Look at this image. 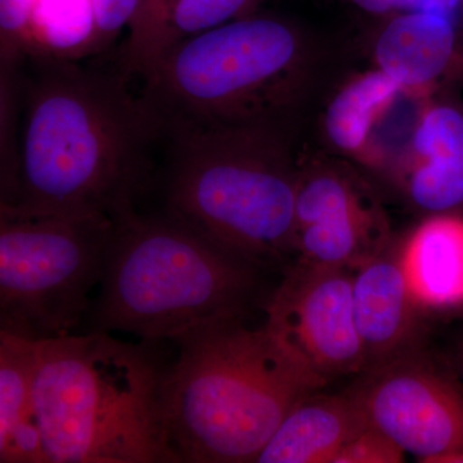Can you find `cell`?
Instances as JSON below:
<instances>
[{"label": "cell", "mask_w": 463, "mask_h": 463, "mask_svg": "<svg viewBox=\"0 0 463 463\" xmlns=\"http://www.w3.org/2000/svg\"><path fill=\"white\" fill-rule=\"evenodd\" d=\"M395 175L414 205L447 212L463 203V114L432 105L417 125L410 151Z\"/></svg>", "instance_id": "13"}, {"label": "cell", "mask_w": 463, "mask_h": 463, "mask_svg": "<svg viewBox=\"0 0 463 463\" xmlns=\"http://www.w3.org/2000/svg\"><path fill=\"white\" fill-rule=\"evenodd\" d=\"M352 392L370 425L420 462L463 450L462 392L428 365L399 355Z\"/></svg>", "instance_id": "9"}, {"label": "cell", "mask_w": 463, "mask_h": 463, "mask_svg": "<svg viewBox=\"0 0 463 463\" xmlns=\"http://www.w3.org/2000/svg\"><path fill=\"white\" fill-rule=\"evenodd\" d=\"M404 458L403 448L385 432L368 425L341 448L334 463H401Z\"/></svg>", "instance_id": "22"}, {"label": "cell", "mask_w": 463, "mask_h": 463, "mask_svg": "<svg viewBox=\"0 0 463 463\" xmlns=\"http://www.w3.org/2000/svg\"><path fill=\"white\" fill-rule=\"evenodd\" d=\"M114 232L105 214L0 213L2 331L30 340L69 334L102 281Z\"/></svg>", "instance_id": "7"}, {"label": "cell", "mask_w": 463, "mask_h": 463, "mask_svg": "<svg viewBox=\"0 0 463 463\" xmlns=\"http://www.w3.org/2000/svg\"><path fill=\"white\" fill-rule=\"evenodd\" d=\"M364 408L353 392L298 402L259 455V463H334L335 457L365 426Z\"/></svg>", "instance_id": "14"}, {"label": "cell", "mask_w": 463, "mask_h": 463, "mask_svg": "<svg viewBox=\"0 0 463 463\" xmlns=\"http://www.w3.org/2000/svg\"><path fill=\"white\" fill-rule=\"evenodd\" d=\"M353 274V313L365 356V368L403 354L416 331V303L399 258L380 252Z\"/></svg>", "instance_id": "12"}, {"label": "cell", "mask_w": 463, "mask_h": 463, "mask_svg": "<svg viewBox=\"0 0 463 463\" xmlns=\"http://www.w3.org/2000/svg\"><path fill=\"white\" fill-rule=\"evenodd\" d=\"M373 56L383 74L426 93L463 75V0L392 14L377 35Z\"/></svg>", "instance_id": "11"}, {"label": "cell", "mask_w": 463, "mask_h": 463, "mask_svg": "<svg viewBox=\"0 0 463 463\" xmlns=\"http://www.w3.org/2000/svg\"><path fill=\"white\" fill-rule=\"evenodd\" d=\"M259 264L163 210L115 222L91 331L175 340L201 326L242 318Z\"/></svg>", "instance_id": "4"}, {"label": "cell", "mask_w": 463, "mask_h": 463, "mask_svg": "<svg viewBox=\"0 0 463 463\" xmlns=\"http://www.w3.org/2000/svg\"><path fill=\"white\" fill-rule=\"evenodd\" d=\"M139 5L141 0H91L94 33L90 56L108 50L116 35L136 17Z\"/></svg>", "instance_id": "23"}, {"label": "cell", "mask_w": 463, "mask_h": 463, "mask_svg": "<svg viewBox=\"0 0 463 463\" xmlns=\"http://www.w3.org/2000/svg\"><path fill=\"white\" fill-rule=\"evenodd\" d=\"M434 463H463V450H456V452L438 457Z\"/></svg>", "instance_id": "25"}, {"label": "cell", "mask_w": 463, "mask_h": 463, "mask_svg": "<svg viewBox=\"0 0 463 463\" xmlns=\"http://www.w3.org/2000/svg\"><path fill=\"white\" fill-rule=\"evenodd\" d=\"M16 192L0 213L18 216L137 212L154 178L160 124L128 75L48 54L20 65Z\"/></svg>", "instance_id": "1"}, {"label": "cell", "mask_w": 463, "mask_h": 463, "mask_svg": "<svg viewBox=\"0 0 463 463\" xmlns=\"http://www.w3.org/2000/svg\"><path fill=\"white\" fill-rule=\"evenodd\" d=\"M173 341L163 414L178 462H257L291 408L326 386L264 325L227 319Z\"/></svg>", "instance_id": "2"}, {"label": "cell", "mask_w": 463, "mask_h": 463, "mask_svg": "<svg viewBox=\"0 0 463 463\" xmlns=\"http://www.w3.org/2000/svg\"><path fill=\"white\" fill-rule=\"evenodd\" d=\"M405 282L420 307L463 304V219L435 215L420 224L399 255Z\"/></svg>", "instance_id": "15"}, {"label": "cell", "mask_w": 463, "mask_h": 463, "mask_svg": "<svg viewBox=\"0 0 463 463\" xmlns=\"http://www.w3.org/2000/svg\"><path fill=\"white\" fill-rule=\"evenodd\" d=\"M36 0H0V62L20 66L33 54L32 18Z\"/></svg>", "instance_id": "21"}, {"label": "cell", "mask_w": 463, "mask_h": 463, "mask_svg": "<svg viewBox=\"0 0 463 463\" xmlns=\"http://www.w3.org/2000/svg\"><path fill=\"white\" fill-rule=\"evenodd\" d=\"M362 11L389 17L398 12L425 7L429 0H349Z\"/></svg>", "instance_id": "24"}, {"label": "cell", "mask_w": 463, "mask_h": 463, "mask_svg": "<svg viewBox=\"0 0 463 463\" xmlns=\"http://www.w3.org/2000/svg\"><path fill=\"white\" fill-rule=\"evenodd\" d=\"M35 340L0 332V462L48 463L36 410Z\"/></svg>", "instance_id": "16"}, {"label": "cell", "mask_w": 463, "mask_h": 463, "mask_svg": "<svg viewBox=\"0 0 463 463\" xmlns=\"http://www.w3.org/2000/svg\"><path fill=\"white\" fill-rule=\"evenodd\" d=\"M365 183L337 161H313L298 169L297 230L304 225L377 209Z\"/></svg>", "instance_id": "19"}, {"label": "cell", "mask_w": 463, "mask_h": 463, "mask_svg": "<svg viewBox=\"0 0 463 463\" xmlns=\"http://www.w3.org/2000/svg\"><path fill=\"white\" fill-rule=\"evenodd\" d=\"M163 136L167 212L259 265L295 251L298 169L279 124Z\"/></svg>", "instance_id": "5"}, {"label": "cell", "mask_w": 463, "mask_h": 463, "mask_svg": "<svg viewBox=\"0 0 463 463\" xmlns=\"http://www.w3.org/2000/svg\"><path fill=\"white\" fill-rule=\"evenodd\" d=\"M255 0H174L166 18L130 36L121 69L134 75L142 66L176 43L241 18Z\"/></svg>", "instance_id": "18"}, {"label": "cell", "mask_w": 463, "mask_h": 463, "mask_svg": "<svg viewBox=\"0 0 463 463\" xmlns=\"http://www.w3.org/2000/svg\"><path fill=\"white\" fill-rule=\"evenodd\" d=\"M265 313L268 331L326 385L365 368L347 268L298 261L274 288Z\"/></svg>", "instance_id": "8"}, {"label": "cell", "mask_w": 463, "mask_h": 463, "mask_svg": "<svg viewBox=\"0 0 463 463\" xmlns=\"http://www.w3.org/2000/svg\"><path fill=\"white\" fill-rule=\"evenodd\" d=\"M386 233L388 224L379 207L298 228L295 251L307 263L355 269L383 252Z\"/></svg>", "instance_id": "17"}, {"label": "cell", "mask_w": 463, "mask_h": 463, "mask_svg": "<svg viewBox=\"0 0 463 463\" xmlns=\"http://www.w3.org/2000/svg\"><path fill=\"white\" fill-rule=\"evenodd\" d=\"M149 344L103 331L35 340L48 463H178L164 423L167 365Z\"/></svg>", "instance_id": "3"}, {"label": "cell", "mask_w": 463, "mask_h": 463, "mask_svg": "<svg viewBox=\"0 0 463 463\" xmlns=\"http://www.w3.org/2000/svg\"><path fill=\"white\" fill-rule=\"evenodd\" d=\"M93 33L91 0H36L32 18L33 54L69 60L88 57Z\"/></svg>", "instance_id": "20"}, {"label": "cell", "mask_w": 463, "mask_h": 463, "mask_svg": "<svg viewBox=\"0 0 463 463\" xmlns=\"http://www.w3.org/2000/svg\"><path fill=\"white\" fill-rule=\"evenodd\" d=\"M141 96L161 130L279 124L306 75V45L272 17L194 33L142 66Z\"/></svg>", "instance_id": "6"}, {"label": "cell", "mask_w": 463, "mask_h": 463, "mask_svg": "<svg viewBox=\"0 0 463 463\" xmlns=\"http://www.w3.org/2000/svg\"><path fill=\"white\" fill-rule=\"evenodd\" d=\"M430 96L399 84L380 70L364 72L331 99L325 115L326 136L356 163L397 174Z\"/></svg>", "instance_id": "10"}]
</instances>
